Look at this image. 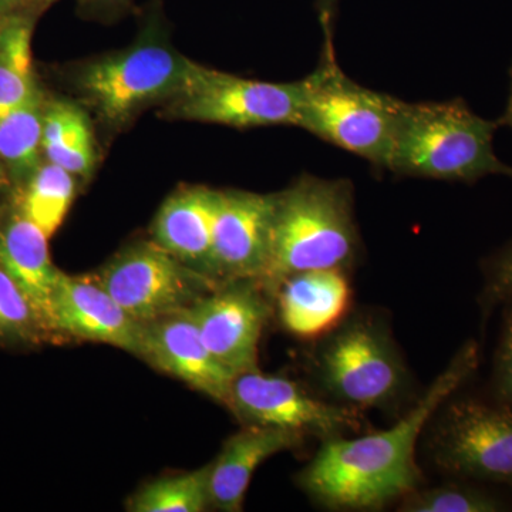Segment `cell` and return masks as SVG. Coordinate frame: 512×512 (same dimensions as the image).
Here are the masks:
<instances>
[{"label": "cell", "mask_w": 512, "mask_h": 512, "mask_svg": "<svg viewBox=\"0 0 512 512\" xmlns=\"http://www.w3.org/2000/svg\"><path fill=\"white\" fill-rule=\"evenodd\" d=\"M478 346L470 340L423 397L390 429L323 441L296 483L316 503L339 511H376L403 500L423 483L417 441L440 407L476 373Z\"/></svg>", "instance_id": "cell-1"}, {"label": "cell", "mask_w": 512, "mask_h": 512, "mask_svg": "<svg viewBox=\"0 0 512 512\" xmlns=\"http://www.w3.org/2000/svg\"><path fill=\"white\" fill-rule=\"evenodd\" d=\"M204 69L171 45L163 0H148L134 42L77 64L70 82L79 103L104 127L119 131L150 107L183 96Z\"/></svg>", "instance_id": "cell-2"}, {"label": "cell", "mask_w": 512, "mask_h": 512, "mask_svg": "<svg viewBox=\"0 0 512 512\" xmlns=\"http://www.w3.org/2000/svg\"><path fill=\"white\" fill-rule=\"evenodd\" d=\"M360 251L353 184L346 178L302 175L291 187L276 192L271 265L261 286L272 299L279 284L298 272H349Z\"/></svg>", "instance_id": "cell-3"}, {"label": "cell", "mask_w": 512, "mask_h": 512, "mask_svg": "<svg viewBox=\"0 0 512 512\" xmlns=\"http://www.w3.org/2000/svg\"><path fill=\"white\" fill-rule=\"evenodd\" d=\"M501 121L485 120L463 100L406 103L389 173L473 184L487 175L512 178L511 165L494 150Z\"/></svg>", "instance_id": "cell-4"}, {"label": "cell", "mask_w": 512, "mask_h": 512, "mask_svg": "<svg viewBox=\"0 0 512 512\" xmlns=\"http://www.w3.org/2000/svg\"><path fill=\"white\" fill-rule=\"evenodd\" d=\"M403 100L349 79L335 53H322L318 69L305 77L299 128L389 171Z\"/></svg>", "instance_id": "cell-5"}, {"label": "cell", "mask_w": 512, "mask_h": 512, "mask_svg": "<svg viewBox=\"0 0 512 512\" xmlns=\"http://www.w3.org/2000/svg\"><path fill=\"white\" fill-rule=\"evenodd\" d=\"M315 369L320 386L336 402L359 412L389 407L409 383L392 335L370 316L346 319L325 336Z\"/></svg>", "instance_id": "cell-6"}, {"label": "cell", "mask_w": 512, "mask_h": 512, "mask_svg": "<svg viewBox=\"0 0 512 512\" xmlns=\"http://www.w3.org/2000/svg\"><path fill=\"white\" fill-rule=\"evenodd\" d=\"M430 433L434 464L457 480L504 485L512 490V404L448 399Z\"/></svg>", "instance_id": "cell-7"}, {"label": "cell", "mask_w": 512, "mask_h": 512, "mask_svg": "<svg viewBox=\"0 0 512 512\" xmlns=\"http://www.w3.org/2000/svg\"><path fill=\"white\" fill-rule=\"evenodd\" d=\"M93 278L141 325L185 311L220 286L154 241L127 245Z\"/></svg>", "instance_id": "cell-8"}, {"label": "cell", "mask_w": 512, "mask_h": 512, "mask_svg": "<svg viewBox=\"0 0 512 512\" xmlns=\"http://www.w3.org/2000/svg\"><path fill=\"white\" fill-rule=\"evenodd\" d=\"M303 99L305 79L261 82L205 67L187 93L163 106V116L234 128L298 127Z\"/></svg>", "instance_id": "cell-9"}, {"label": "cell", "mask_w": 512, "mask_h": 512, "mask_svg": "<svg viewBox=\"0 0 512 512\" xmlns=\"http://www.w3.org/2000/svg\"><path fill=\"white\" fill-rule=\"evenodd\" d=\"M225 406L244 426L295 431L323 441L346 436L362 426V412L320 400L284 376L259 369L232 377Z\"/></svg>", "instance_id": "cell-10"}, {"label": "cell", "mask_w": 512, "mask_h": 512, "mask_svg": "<svg viewBox=\"0 0 512 512\" xmlns=\"http://www.w3.org/2000/svg\"><path fill=\"white\" fill-rule=\"evenodd\" d=\"M276 194L218 190L211 276L217 284H264L271 265Z\"/></svg>", "instance_id": "cell-11"}, {"label": "cell", "mask_w": 512, "mask_h": 512, "mask_svg": "<svg viewBox=\"0 0 512 512\" xmlns=\"http://www.w3.org/2000/svg\"><path fill=\"white\" fill-rule=\"evenodd\" d=\"M271 302L258 282L237 281L218 286L188 308L202 342L232 376L258 369Z\"/></svg>", "instance_id": "cell-12"}, {"label": "cell", "mask_w": 512, "mask_h": 512, "mask_svg": "<svg viewBox=\"0 0 512 512\" xmlns=\"http://www.w3.org/2000/svg\"><path fill=\"white\" fill-rule=\"evenodd\" d=\"M52 342L104 343L143 359L144 325L136 322L89 276L60 272L49 318Z\"/></svg>", "instance_id": "cell-13"}, {"label": "cell", "mask_w": 512, "mask_h": 512, "mask_svg": "<svg viewBox=\"0 0 512 512\" xmlns=\"http://www.w3.org/2000/svg\"><path fill=\"white\" fill-rule=\"evenodd\" d=\"M143 360L212 400L227 399L234 376L204 345L188 309L144 325Z\"/></svg>", "instance_id": "cell-14"}, {"label": "cell", "mask_w": 512, "mask_h": 512, "mask_svg": "<svg viewBox=\"0 0 512 512\" xmlns=\"http://www.w3.org/2000/svg\"><path fill=\"white\" fill-rule=\"evenodd\" d=\"M348 271L316 269L284 279L274 293L281 325L299 339H323L339 328L352 308Z\"/></svg>", "instance_id": "cell-15"}, {"label": "cell", "mask_w": 512, "mask_h": 512, "mask_svg": "<svg viewBox=\"0 0 512 512\" xmlns=\"http://www.w3.org/2000/svg\"><path fill=\"white\" fill-rule=\"evenodd\" d=\"M217 207L218 190L204 185L180 188L158 210L153 241L184 265L212 279V231Z\"/></svg>", "instance_id": "cell-16"}, {"label": "cell", "mask_w": 512, "mask_h": 512, "mask_svg": "<svg viewBox=\"0 0 512 512\" xmlns=\"http://www.w3.org/2000/svg\"><path fill=\"white\" fill-rule=\"evenodd\" d=\"M306 436L271 427L245 426L229 437L211 463L210 505L224 512H238L256 468L275 454L301 447Z\"/></svg>", "instance_id": "cell-17"}, {"label": "cell", "mask_w": 512, "mask_h": 512, "mask_svg": "<svg viewBox=\"0 0 512 512\" xmlns=\"http://www.w3.org/2000/svg\"><path fill=\"white\" fill-rule=\"evenodd\" d=\"M0 268L28 295L52 340L50 306L62 271L50 259L49 237L12 204L0 212Z\"/></svg>", "instance_id": "cell-18"}, {"label": "cell", "mask_w": 512, "mask_h": 512, "mask_svg": "<svg viewBox=\"0 0 512 512\" xmlns=\"http://www.w3.org/2000/svg\"><path fill=\"white\" fill-rule=\"evenodd\" d=\"M43 157L76 178L92 177L97 164L96 134L89 110L79 101L46 97Z\"/></svg>", "instance_id": "cell-19"}, {"label": "cell", "mask_w": 512, "mask_h": 512, "mask_svg": "<svg viewBox=\"0 0 512 512\" xmlns=\"http://www.w3.org/2000/svg\"><path fill=\"white\" fill-rule=\"evenodd\" d=\"M36 13L15 12L0 20V117L40 92L33 69L32 37Z\"/></svg>", "instance_id": "cell-20"}, {"label": "cell", "mask_w": 512, "mask_h": 512, "mask_svg": "<svg viewBox=\"0 0 512 512\" xmlns=\"http://www.w3.org/2000/svg\"><path fill=\"white\" fill-rule=\"evenodd\" d=\"M76 192V177L45 160L25 183L13 188L10 204L52 238L66 220Z\"/></svg>", "instance_id": "cell-21"}, {"label": "cell", "mask_w": 512, "mask_h": 512, "mask_svg": "<svg viewBox=\"0 0 512 512\" xmlns=\"http://www.w3.org/2000/svg\"><path fill=\"white\" fill-rule=\"evenodd\" d=\"M46 97L40 90L28 103L0 117V164L13 188L25 183L45 161L42 137Z\"/></svg>", "instance_id": "cell-22"}, {"label": "cell", "mask_w": 512, "mask_h": 512, "mask_svg": "<svg viewBox=\"0 0 512 512\" xmlns=\"http://www.w3.org/2000/svg\"><path fill=\"white\" fill-rule=\"evenodd\" d=\"M211 464L141 487L127 504L133 512H202L210 505Z\"/></svg>", "instance_id": "cell-23"}, {"label": "cell", "mask_w": 512, "mask_h": 512, "mask_svg": "<svg viewBox=\"0 0 512 512\" xmlns=\"http://www.w3.org/2000/svg\"><path fill=\"white\" fill-rule=\"evenodd\" d=\"M399 507L404 512H500L511 511L512 501L483 483L458 480L426 490L417 488L400 500Z\"/></svg>", "instance_id": "cell-24"}, {"label": "cell", "mask_w": 512, "mask_h": 512, "mask_svg": "<svg viewBox=\"0 0 512 512\" xmlns=\"http://www.w3.org/2000/svg\"><path fill=\"white\" fill-rule=\"evenodd\" d=\"M52 342L45 322L18 282L0 268V346L32 349Z\"/></svg>", "instance_id": "cell-25"}, {"label": "cell", "mask_w": 512, "mask_h": 512, "mask_svg": "<svg viewBox=\"0 0 512 512\" xmlns=\"http://www.w3.org/2000/svg\"><path fill=\"white\" fill-rule=\"evenodd\" d=\"M504 305L500 339L494 356L491 396L512 404V298Z\"/></svg>", "instance_id": "cell-26"}, {"label": "cell", "mask_w": 512, "mask_h": 512, "mask_svg": "<svg viewBox=\"0 0 512 512\" xmlns=\"http://www.w3.org/2000/svg\"><path fill=\"white\" fill-rule=\"evenodd\" d=\"M480 303L484 315L512 298V244L488 259Z\"/></svg>", "instance_id": "cell-27"}, {"label": "cell", "mask_w": 512, "mask_h": 512, "mask_svg": "<svg viewBox=\"0 0 512 512\" xmlns=\"http://www.w3.org/2000/svg\"><path fill=\"white\" fill-rule=\"evenodd\" d=\"M136 0H76L79 16L99 23H114L133 12Z\"/></svg>", "instance_id": "cell-28"}, {"label": "cell", "mask_w": 512, "mask_h": 512, "mask_svg": "<svg viewBox=\"0 0 512 512\" xmlns=\"http://www.w3.org/2000/svg\"><path fill=\"white\" fill-rule=\"evenodd\" d=\"M316 10H318L323 40H325V49H323V52L335 53V50H333V37H335L339 0H316Z\"/></svg>", "instance_id": "cell-29"}, {"label": "cell", "mask_w": 512, "mask_h": 512, "mask_svg": "<svg viewBox=\"0 0 512 512\" xmlns=\"http://www.w3.org/2000/svg\"><path fill=\"white\" fill-rule=\"evenodd\" d=\"M57 2L59 0H12L15 10L36 13L39 16Z\"/></svg>", "instance_id": "cell-30"}, {"label": "cell", "mask_w": 512, "mask_h": 512, "mask_svg": "<svg viewBox=\"0 0 512 512\" xmlns=\"http://www.w3.org/2000/svg\"><path fill=\"white\" fill-rule=\"evenodd\" d=\"M12 187V181H10L8 173H6L5 168L0 164V200L8 194V191Z\"/></svg>", "instance_id": "cell-31"}, {"label": "cell", "mask_w": 512, "mask_h": 512, "mask_svg": "<svg viewBox=\"0 0 512 512\" xmlns=\"http://www.w3.org/2000/svg\"><path fill=\"white\" fill-rule=\"evenodd\" d=\"M501 121V126H508L512 128V67H511V93L510 99H508L507 111H505L503 119Z\"/></svg>", "instance_id": "cell-32"}, {"label": "cell", "mask_w": 512, "mask_h": 512, "mask_svg": "<svg viewBox=\"0 0 512 512\" xmlns=\"http://www.w3.org/2000/svg\"><path fill=\"white\" fill-rule=\"evenodd\" d=\"M12 12H15L12 0H0V15H8Z\"/></svg>", "instance_id": "cell-33"}, {"label": "cell", "mask_w": 512, "mask_h": 512, "mask_svg": "<svg viewBox=\"0 0 512 512\" xmlns=\"http://www.w3.org/2000/svg\"><path fill=\"white\" fill-rule=\"evenodd\" d=\"M2 16H3V15H0V20H2Z\"/></svg>", "instance_id": "cell-34"}]
</instances>
